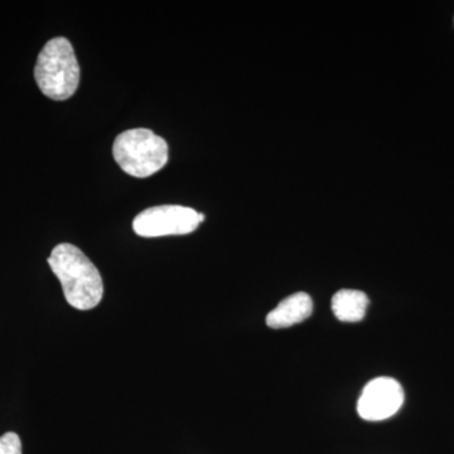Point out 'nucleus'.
<instances>
[{"instance_id": "nucleus-1", "label": "nucleus", "mask_w": 454, "mask_h": 454, "mask_svg": "<svg viewBox=\"0 0 454 454\" xmlns=\"http://www.w3.org/2000/svg\"><path fill=\"white\" fill-rule=\"evenodd\" d=\"M49 264L59 278L66 301L74 309H95L104 295L100 273L91 262L73 244H59L52 250Z\"/></svg>"}, {"instance_id": "nucleus-2", "label": "nucleus", "mask_w": 454, "mask_h": 454, "mask_svg": "<svg viewBox=\"0 0 454 454\" xmlns=\"http://www.w3.org/2000/svg\"><path fill=\"white\" fill-rule=\"evenodd\" d=\"M38 88L52 100L64 101L79 88L80 65L73 44L64 37L47 42L35 67Z\"/></svg>"}, {"instance_id": "nucleus-3", "label": "nucleus", "mask_w": 454, "mask_h": 454, "mask_svg": "<svg viewBox=\"0 0 454 454\" xmlns=\"http://www.w3.org/2000/svg\"><path fill=\"white\" fill-rule=\"evenodd\" d=\"M113 155L125 173L136 178H146L168 162V145L153 131L139 128L116 137Z\"/></svg>"}, {"instance_id": "nucleus-4", "label": "nucleus", "mask_w": 454, "mask_h": 454, "mask_svg": "<svg viewBox=\"0 0 454 454\" xmlns=\"http://www.w3.org/2000/svg\"><path fill=\"white\" fill-rule=\"evenodd\" d=\"M203 220L202 214L184 206H154L140 212L133 221V229L142 238L187 235L195 231Z\"/></svg>"}, {"instance_id": "nucleus-5", "label": "nucleus", "mask_w": 454, "mask_h": 454, "mask_svg": "<svg viewBox=\"0 0 454 454\" xmlns=\"http://www.w3.org/2000/svg\"><path fill=\"white\" fill-rule=\"evenodd\" d=\"M404 390L393 378H376L364 387L357 403V413L367 422L389 419L404 404Z\"/></svg>"}, {"instance_id": "nucleus-6", "label": "nucleus", "mask_w": 454, "mask_h": 454, "mask_svg": "<svg viewBox=\"0 0 454 454\" xmlns=\"http://www.w3.org/2000/svg\"><path fill=\"white\" fill-rule=\"evenodd\" d=\"M312 312V298L307 293H294L280 301L271 312H269L267 325L268 327L274 328V330L292 327V325L306 321Z\"/></svg>"}, {"instance_id": "nucleus-7", "label": "nucleus", "mask_w": 454, "mask_h": 454, "mask_svg": "<svg viewBox=\"0 0 454 454\" xmlns=\"http://www.w3.org/2000/svg\"><path fill=\"white\" fill-rule=\"evenodd\" d=\"M369 297L355 289H340L333 297V312L340 322H360L365 318Z\"/></svg>"}, {"instance_id": "nucleus-8", "label": "nucleus", "mask_w": 454, "mask_h": 454, "mask_svg": "<svg viewBox=\"0 0 454 454\" xmlns=\"http://www.w3.org/2000/svg\"><path fill=\"white\" fill-rule=\"evenodd\" d=\"M0 454H22V442L16 433H5L0 437Z\"/></svg>"}]
</instances>
